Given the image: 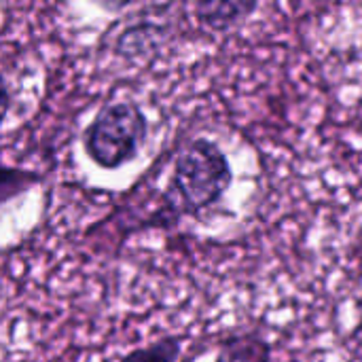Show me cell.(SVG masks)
<instances>
[{
  "label": "cell",
  "mask_w": 362,
  "mask_h": 362,
  "mask_svg": "<svg viewBox=\"0 0 362 362\" xmlns=\"http://www.w3.org/2000/svg\"><path fill=\"white\" fill-rule=\"evenodd\" d=\"M231 182L233 170L223 148L214 140L195 138L174 161L172 178L157 218L168 227L185 214L197 216L221 202Z\"/></svg>",
  "instance_id": "1"
},
{
  "label": "cell",
  "mask_w": 362,
  "mask_h": 362,
  "mask_svg": "<svg viewBox=\"0 0 362 362\" xmlns=\"http://www.w3.org/2000/svg\"><path fill=\"white\" fill-rule=\"evenodd\" d=\"M148 140V117L132 100L106 102L83 129L85 155L102 170L132 163Z\"/></svg>",
  "instance_id": "2"
},
{
  "label": "cell",
  "mask_w": 362,
  "mask_h": 362,
  "mask_svg": "<svg viewBox=\"0 0 362 362\" xmlns=\"http://www.w3.org/2000/svg\"><path fill=\"white\" fill-rule=\"evenodd\" d=\"M259 2L252 0H206L195 4V19L208 32H229L242 25L255 11Z\"/></svg>",
  "instance_id": "3"
},
{
  "label": "cell",
  "mask_w": 362,
  "mask_h": 362,
  "mask_svg": "<svg viewBox=\"0 0 362 362\" xmlns=\"http://www.w3.org/2000/svg\"><path fill=\"white\" fill-rule=\"evenodd\" d=\"M272 344L257 333H240L223 339L212 362H274Z\"/></svg>",
  "instance_id": "4"
},
{
  "label": "cell",
  "mask_w": 362,
  "mask_h": 362,
  "mask_svg": "<svg viewBox=\"0 0 362 362\" xmlns=\"http://www.w3.org/2000/svg\"><path fill=\"white\" fill-rule=\"evenodd\" d=\"M165 38V28L153 21H140L125 28L117 40V53L127 62H134L142 55H148Z\"/></svg>",
  "instance_id": "5"
},
{
  "label": "cell",
  "mask_w": 362,
  "mask_h": 362,
  "mask_svg": "<svg viewBox=\"0 0 362 362\" xmlns=\"http://www.w3.org/2000/svg\"><path fill=\"white\" fill-rule=\"evenodd\" d=\"M180 354H182V337L165 335L144 348L129 350L127 354L121 356L119 362H178Z\"/></svg>",
  "instance_id": "6"
},
{
  "label": "cell",
  "mask_w": 362,
  "mask_h": 362,
  "mask_svg": "<svg viewBox=\"0 0 362 362\" xmlns=\"http://www.w3.org/2000/svg\"><path fill=\"white\" fill-rule=\"evenodd\" d=\"M42 180V176L34 170L28 168H17V165H8L4 163L0 168V204H8L11 199H15L17 195L30 191L34 185H38Z\"/></svg>",
  "instance_id": "7"
},
{
  "label": "cell",
  "mask_w": 362,
  "mask_h": 362,
  "mask_svg": "<svg viewBox=\"0 0 362 362\" xmlns=\"http://www.w3.org/2000/svg\"><path fill=\"white\" fill-rule=\"evenodd\" d=\"M356 312H358V322H356L354 329L348 333L346 346H348V350H350L356 358H362V295L356 299Z\"/></svg>",
  "instance_id": "8"
},
{
  "label": "cell",
  "mask_w": 362,
  "mask_h": 362,
  "mask_svg": "<svg viewBox=\"0 0 362 362\" xmlns=\"http://www.w3.org/2000/svg\"><path fill=\"white\" fill-rule=\"evenodd\" d=\"M8 100H11V98H8V83L4 81V83H2V115H4V117H6V112H8V104H11Z\"/></svg>",
  "instance_id": "9"
},
{
  "label": "cell",
  "mask_w": 362,
  "mask_h": 362,
  "mask_svg": "<svg viewBox=\"0 0 362 362\" xmlns=\"http://www.w3.org/2000/svg\"><path fill=\"white\" fill-rule=\"evenodd\" d=\"M132 6V2H117V4H108V2H102V8H108V11H123Z\"/></svg>",
  "instance_id": "10"
}]
</instances>
